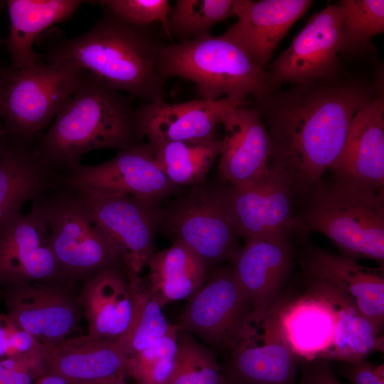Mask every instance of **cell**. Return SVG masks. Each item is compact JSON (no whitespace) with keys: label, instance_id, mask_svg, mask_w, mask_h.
Segmentation results:
<instances>
[{"label":"cell","instance_id":"obj_1","mask_svg":"<svg viewBox=\"0 0 384 384\" xmlns=\"http://www.w3.org/2000/svg\"><path fill=\"white\" fill-rule=\"evenodd\" d=\"M377 92L357 80H316L255 98L270 140V164L292 186L319 183L345 143L356 113Z\"/></svg>","mask_w":384,"mask_h":384},{"label":"cell","instance_id":"obj_2","mask_svg":"<svg viewBox=\"0 0 384 384\" xmlns=\"http://www.w3.org/2000/svg\"><path fill=\"white\" fill-rule=\"evenodd\" d=\"M104 11L87 31L48 48L46 63L89 72L143 102L164 98L166 80L158 69L164 44L150 26L131 24Z\"/></svg>","mask_w":384,"mask_h":384},{"label":"cell","instance_id":"obj_3","mask_svg":"<svg viewBox=\"0 0 384 384\" xmlns=\"http://www.w3.org/2000/svg\"><path fill=\"white\" fill-rule=\"evenodd\" d=\"M132 97L85 71L73 95L33 146L48 166L61 174L100 149L129 148L144 138Z\"/></svg>","mask_w":384,"mask_h":384},{"label":"cell","instance_id":"obj_4","mask_svg":"<svg viewBox=\"0 0 384 384\" xmlns=\"http://www.w3.org/2000/svg\"><path fill=\"white\" fill-rule=\"evenodd\" d=\"M158 69L166 80L177 77L192 82L208 100L245 101L249 95L259 98L274 92L279 85L245 48L223 34L164 45Z\"/></svg>","mask_w":384,"mask_h":384},{"label":"cell","instance_id":"obj_5","mask_svg":"<svg viewBox=\"0 0 384 384\" xmlns=\"http://www.w3.org/2000/svg\"><path fill=\"white\" fill-rule=\"evenodd\" d=\"M294 218L297 228L325 235L345 256L384 261L383 188L338 180L318 188L307 211Z\"/></svg>","mask_w":384,"mask_h":384},{"label":"cell","instance_id":"obj_6","mask_svg":"<svg viewBox=\"0 0 384 384\" xmlns=\"http://www.w3.org/2000/svg\"><path fill=\"white\" fill-rule=\"evenodd\" d=\"M50 229V245L65 283L84 282L105 268L125 266L73 188L58 184L34 199Z\"/></svg>","mask_w":384,"mask_h":384},{"label":"cell","instance_id":"obj_7","mask_svg":"<svg viewBox=\"0 0 384 384\" xmlns=\"http://www.w3.org/2000/svg\"><path fill=\"white\" fill-rule=\"evenodd\" d=\"M85 71L38 61L0 69V119L14 140L33 146L77 90Z\"/></svg>","mask_w":384,"mask_h":384},{"label":"cell","instance_id":"obj_8","mask_svg":"<svg viewBox=\"0 0 384 384\" xmlns=\"http://www.w3.org/2000/svg\"><path fill=\"white\" fill-rule=\"evenodd\" d=\"M176 324L222 352L230 353L255 334L252 306L230 263L213 270Z\"/></svg>","mask_w":384,"mask_h":384},{"label":"cell","instance_id":"obj_9","mask_svg":"<svg viewBox=\"0 0 384 384\" xmlns=\"http://www.w3.org/2000/svg\"><path fill=\"white\" fill-rule=\"evenodd\" d=\"M161 227L174 241L189 246L209 265L230 263L240 249L228 188L203 181L191 186L165 209Z\"/></svg>","mask_w":384,"mask_h":384},{"label":"cell","instance_id":"obj_10","mask_svg":"<svg viewBox=\"0 0 384 384\" xmlns=\"http://www.w3.org/2000/svg\"><path fill=\"white\" fill-rule=\"evenodd\" d=\"M73 189L117 250L125 269L139 274L155 252V235L165 212L161 201L85 187Z\"/></svg>","mask_w":384,"mask_h":384},{"label":"cell","instance_id":"obj_11","mask_svg":"<svg viewBox=\"0 0 384 384\" xmlns=\"http://www.w3.org/2000/svg\"><path fill=\"white\" fill-rule=\"evenodd\" d=\"M73 285L60 282H19L1 288L6 315L48 346L63 341L83 316Z\"/></svg>","mask_w":384,"mask_h":384},{"label":"cell","instance_id":"obj_12","mask_svg":"<svg viewBox=\"0 0 384 384\" xmlns=\"http://www.w3.org/2000/svg\"><path fill=\"white\" fill-rule=\"evenodd\" d=\"M58 184L158 201L178 188L160 168L148 143L121 149L112 159L102 164H80L60 174Z\"/></svg>","mask_w":384,"mask_h":384},{"label":"cell","instance_id":"obj_13","mask_svg":"<svg viewBox=\"0 0 384 384\" xmlns=\"http://www.w3.org/2000/svg\"><path fill=\"white\" fill-rule=\"evenodd\" d=\"M343 11L339 3L313 15L269 71L280 84L336 78L342 50Z\"/></svg>","mask_w":384,"mask_h":384},{"label":"cell","instance_id":"obj_14","mask_svg":"<svg viewBox=\"0 0 384 384\" xmlns=\"http://www.w3.org/2000/svg\"><path fill=\"white\" fill-rule=\"evenodd\" d=\"M26 281L64 282L48 221L34 203L29 213H17L0 224V289Z\"/></svg>","mask_w":384,"mask_h":384},{"label":"cell","instance_id":"obj_15","mask_svg":"<svg viewBox=\"0 0 384 384\" xmlns=\"http://www.w3.org/2000/svg\"><path fill=\"white\" fill-rule=\"evenodd\" d=\"M270 166L265 179L228 188L238 235L245 240L287 239L297 228L292 215V185L279 167Z\"/></svg>","mask_w":384,"mask_h":384},{"label":"cell","instance_id":"obj_16","mask_svg":"<svg viewBox=\"0 0 384 384\" xmlns=\"http://www.w3.org/2000/svg\"><path fill=\"white\" fill-rule=\"evenodd\" d=\"M257 331L242 341L230 353L223 370L230 384H294L299 370L300 358L285 339L279 313L270 311Z\"/></svg>","mask_w":384,"mask_h":384},{"label":"cell","instance_id":"obj_17","mask_svg":"<svg viewBox=\"0 0 384 384\" xmlns=\"http://www.w3.org/2000/svg\"><path fill=\"white\" fill-rule=\"evenodd\" d=\"M246 105L229 97L170 103L164 98L142 102L135 113L148 142L195 141L215 134L216 127L235 108Z\"/></svg>","mask_w":384,"mask_h":384},{"label":"cell","instance_id":"obj_18","mask_svg":"<svg viewBox=\"0 0 384 384\" xmlns=\"http://www.w3.org/2000/svg\"><path fill=\"white\" fill-rule=\"evenodd\" d=\"M311 282L324 284L345 297L363 316L383 329L384 278L378 269L319 247L308 248L300 260Z\"/></svg>","mask_w":384,"mask_h":384},{"label":"cell","instance_id":"obj_19","mask_svg":"<svg viewBox=\"0 0 384 384\" xmlns=\"http://www.w3.org/2000/svg\"><path fill=\"white\" fill-rule=\"evenodd\" d=\"M221 124L224 137L218 170L222 179L230 186L265 179L270 173V140L259 111L254 106L240 105Z\"/></svg>","mask_w":384,"mask_h":384},{"label":"cell","instance_id":"obj_20","mask_svg":"<svg viewBox=\"0 0 384 384\" xmlns=\"http://www.w3.org/2000/svg\"><path fill=\"white\" fill-rule=\"evenodd\" d=\"M331 169L338 180L373 188L384 184V98L380 91L353 116Z\"/></svg>","mask_w":384,"mask_h":384},{"label":"cell","instance_id":"obj_21","mask_svg":"<svg viewBox=\"0 0 384 384\" xmlns=\"http://www.w3.org/2000/svg\"><path fill=\"white\" fill-rule=\"evenodd\" d=\"M291 262L287 239L246 240L230 262L250 299L257 326L272 309Z\"/></svg>","mask_w":384,"mask_h":384},{"label":"cell","instance_id":"obj_22","mask_svg":"<svg viewBox=\"0 0 384 384\" xmlns=\"http://www.w3.org/2000/svg\"><path fill=\"white\" fill-rule=\"evenodd\" d=\"M310 0H237V22L223 36L240 44L262 68L282 39L308 10Z\"/></svg>","mask_w":384,"mask_h":384},{"label":"cell","instance_id":"obj_23","mask_svg":"<svg viewBox=\"0 0 384 384\" xmlns=\"http://www.w3.org/2000/svg\"><path fill=\"white\" fill-rule=\"evenodd\" d=\"M78 297L88 335L118 340L127 333L133 299L126 270L109 267L97 271L83 282Z\"/></svg>","mask_w":384,"mask_h":384},{"label":"cell","instance_id":"obj_24","mask_svg":"<svg viewBox=\"0 0 384 384\" xmlns=\"http://www.w3.org/2000/svg\"><path fill=\"white\" fill-rule=\"evenodd\" d=\"M60 173L48 166L33 146L0 135V224L23 206L58 184Z\"/></svg>","mask_w":384,"mask_h":384},{"label":"cell","instance_id":"obj_25","mask_svg":"<svg viewBox=\"0 0 384 384\" xmlns=\"http://www.w3.org/2000/svg\"><path fill=\"white\" fill-rule=\"evenodd\" d=\"M45 361L47 373L80 382L113 383L124 373L128 358L117 340L87 334L48 346Z\"/></svg>","mask_w":384,"mask_h":384},{"label":"cell","instance_id":"obj_26","mask_svg":"<svg viewBox=\"0 0 384 384\" xmlns=\"http://www.w3.org/2000/svg\"><path fill=\"white\" fill-rule=\"evenodd\" d=\"M313 294L279 311L282 334L300 358L322 359L327 351L336 321L333 297L324 286L311 282Z\"/></svg>","mask_w":384,"mask_h":384},{"label":"cell","instance_id":"obj_27","mask_svg":"<svg viewBox=\"0 0 384 384\" xmlns=\"http://www.w3.org/2000/svg\"><path fill=\"white\" fill-rule=\"evenodd\" d=\"M86 1L78 0L6 1L10 31L6 47L14 69L35 65L38 55L33 50L36 38L50 26L69 18Z\"/></svg>","mask_w":384,"mask_h":384},{"label":"cell","instance_id":"obj_28","mask_svg":"<svg viewBox=\"0 0 384 384\" xmlns=\"http://www.w3.org/2000/svg\"><path fill=\"white\" fill-rule=\"evenodd\" d=\"M146 267L144 279L163 308L171 302L189 299L198 291L208 278L209 265L189 246L176 240L155 252Z\"/></svg>","mask_w":384,"mask_h":384},{"label":"cell","instance_id":"obj_29","mask_svg":"<svg viewBox=\"0 0 384 384\" xmlns=\"http://www.w3.org/2000/svg\"><path fill=\"white\" fill-rule=\"evenodd\" d=\"M147 143L160 168L177 188L202 183L223 149V140L216 134L195 141Z\"/></svg>","mask_w":384,"mask_h":384},{"label":"cell","instance_id":"obj_30","mask_svg":"<svg viewBox=\"0 0 384 384\" xmlns=\"http://www.w3.org/2000/svg\"><path fill=\"white\" fill-rule=\"evenodd\" d=\"M329 288L335 304L336 321L330 346L322 360L358 362L371 352L383 351L382 329L361 315L345 297Z\"/></svg>","mask_w":384,"mask_h":384},{"label":"cell","instance_id":"obj_31","mask_svg":"<svg viewBox=\"0 0 384 384\" xmlns=\"http://www.w3.org/2000/svg\"><path fill=\"white\" fill-rule=\"evenodd\" d=\"M126 273L133 299V313L127 333L117 341L128 358L158 342L175 324L167 321L145 279L131 270L127 269Z\"/></svg>","mask_w":384,"mask_h":384},{"label":"cell","instance_id":"obj_32","mask_svg":"<svg viewBox=\"0 0 384 384\" xmlns=\"http://www.w3.org/2000/svg\"><path fill=\"white\" fill-rule=\"evenodd\" d=\"M237 0H177L171 7L164 32L178 42L210 36L218 23L235 16Z\"/></svg>","mask_w":384,"mask_h":384},{"label":"cell","instance_id":"obj_33","mask_svg":"<svg viewBox=\"0 0 384 384\" xmlns=\"http://www.w3.org/2000/svg\"><path fill=\"white\" fill-rule=\"evenodd\" d=\"M176 363L170 384H224L214 351L179 328Z\"/></svg>","mask_w":384,"mask_h":384},{"label":"cell","instance_id":"obj_34","mask_svg":"<svg viewBox=\"0 0 384 384\" xmlns=\"http://www.w3.org/2000/svg\"><path fill=\"white\" fill-rule=\"evenodd\" d=\"M342 50L358 52L384 31L383 0H342Z\"/></svg>","mask_w":384,"mask_h":384},{"label":"cell","instance_id":"obj_35","mask_svg":"<svg viewBox=\"0 0 384 384\" xmlns=\"http://www.w3.org/2000/svg\"><path fill=\"white\" fill-rule=\"evenodd\" d=\"M179 327L174 328L158 342L128 357L125 375L137 384H170L174 372Z\"/></svg>","mask_w":384,"mask_h":384},{"label":"cell","instance_id":"obj_36","mask_svg":"<svg viewBox=\"0 0 384 384\" xmlns=\"http://www.w3.org/2000/svg\"><path fill=\"white\" fill-rule=\"evenodd\" d=\"M104 10L138 26L160 22L164 30L171 6L167 0H104L97 1Z\"/></svg>","mask_w":384,"mask_h":384},{"label":"cell","instance_id":"obj_37","mask_svg":"<svg viewBox=\"0 0 384 384\" xmlns=\"http://www.w3.org/2000/svg\"><path fill=\"white\" fill-rule=\"evenodd\" d=\"M338 371L352 384H384L383 364L376 366L366 360L341 362Z\"/></svg>","mask_w":384,"mask_h":384},{"label":"cell","instance_id":"obj_38","mask_svg":"<svg viewBox=\"0 0 384 384\" xmlns=\"http://www.w3.org/2000/svg\"><path fill=\"white\" fill-rule=\"evenodd\" d=\"M299 384H343L336 376L327 361L319 358H301Z\"/></svg>","mask_w":384,"mask_h":384},{"label":"cell","instance_id":"obj_39","mask_svg":"<svg viewBox=\"0 0 384 384\" xmlns=\"http://www.w3.org/2000/svg\"><path fill=\"white\" fill-rule=\"evenodd\" d=\"M11 321L9 346L5 357L46 354L48 348V346L43 344L32 335L18 327L11 320Z\"/></svg>","mask_w":384,"mask_h":384},{"label":"cell","instance_id":"obj_40","mask_svg":"<svg viewBox=\"0 0 384 384\" xmlns=\"http://www.w3.org/2000/svg\"><path fill=\"white\" fill-rule=\"evenodd\" d=\"M37 379L33 375L0 360V384H34Z\"/></svg>","mask_w":384,"mask_h":384},{"label":"cell","instance_id":"obj_41","mask_svg":"<svg viewBox=\"0 0 384 384\" xmlns=\"http://www.w3.org/2000/svg\"><path fill=\"white\" fill-rule=\"evenodd\" d=\"M11 321L6 314H0V358L7 354L9 346V337Z\"/></svg>","mask_w":384,"mask_h":384},{"label":"cell","instance_id":"obj_42","mask_svg":"<svg viewBox=\"0 0 384 384\" xmlns=\"http://www.w3.org/2000/svg\"><path fill=\"white\" fill-rule=\"evenodd\" d=\"M34 384H112L105 383H85L68 379L63 376L47 373L38 378Z\"/></svg>","mask_w":384,"mask_h":384},{"label":"cell","instance_id":"obj_43","mask_svg":"<svg viewBox=\"0 0 384 384\" xmlns=\"http://www.w3.org/2000/svg\"><path fill=\"white\" fill-rule=\"evenodd\" d=\"M112 384H127L125 380V374L123 373L119 374Z\"/></svg>","mask_w":384,"mask_h":384},{"label":"cell","instance_id":"obj_44","mask_svg":"<svg viewBox=\"0 0 384 384\" xmlns=\"http://www.w3.org/2000/svg\"><path fill=\"white\" fill-rule=\"evenodd\" d=\"M4 133H5V130H4V126L2 124V122L0 119V135L3 134Z\"/></svg>","mask_w":384,"mask_h":384},{"label":"cell","instance_id":"obj_45","mask_svg":"<svg viewBox=\"0 0 384 384\" xmlns=\"http://www.w3.org/2000/svg\"><path fill=\"white\" fill-rule=\"evenodd\" d=\"M6 6V1H0V9H2Z\"/></svg>","mask_w":384,"mask_h":384},{"label":"cell","instance_id":"obj_46","mask_svg":"<svg viewBox=\"0 0 384 384\" xmlns=\"http://www.w3.org/2000/svg\"><path fill=\"white\" fill-rule=\"evenodd\" d=\"M224 384H230V383H227V382L225 380Z\"/></svg>","mask_w":384,"mask_h":384}]
</instances>
